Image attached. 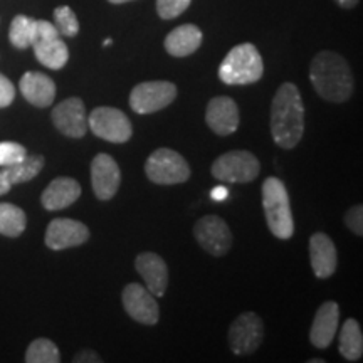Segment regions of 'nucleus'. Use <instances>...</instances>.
<instances>
[{
	"label": "nucleus",
	"mask_w": 363,
	"mask_h": 363,
	"mask_svg": "<svg viewBox=\"0 0 363 363\" xmlns=\"http://www.w3.org/2000/svg\"><path fill=\"white\" fill-rule=\"evenodd\" d=\"M305 133V104L296 84L283 83L271 104V135L276 145L291 150Z\"/></svg>",
	"instance_id": "1"
},
{
	"label": "nucleus",
	"mask_w": 363,
	"mask_h": 363,
	"mask_svg": "<svg viewBox=\"0 0 363 363\" xmlns=\"http://www.w3.org/2000/svg\"><path fill=\"white\" fill-rule=\"evenodd\" d=\"M310 81L320 98L330 103L347 101L355 86L347 59L333 51H321L313 57Z\"/></svg>",
	"instance_id": "2"
},
{
	"label": "nucleus",
	"mask_w": 363,
	"mask_h": 363,
	"mask_svg": "<svg viewBox=\"0 0 363 363\" xmlns=\"http://www.w3.org/2000/svg\"><path fill=\"white\" fill-rule=\"evenodd\" d=\"M264 74V62L257 48L251 43L235 45L219 66V78L229 86H244L259 81Z\"/></svg>",
	"instance_id": "3"
},
{
	"label": "nucleus",
	"mask_w": 363,
	"mask_h": 363,
	"mask_svg": "<svg viewBox=\"0 0 363 363\" xmlns=\"http://www.w3.org/2000/svg\"><path fill=\"white\" fill-rule=\"evenodd\" d=\"M262 207L267 227L278 239H291L294 234V222L289 206V195L286 185L276 177H269L262 184Z\"/></svg>",
	"instance_id": "4"
},
{
	"label": "nucleus",
	"mask_w": 363,
	"mask_h": 363,
	"mask_svg": "<svg viewBox=\"0 0 363 363\" xmlns=\"http://www.w3.org/2000/svg\"><path fill=\"white\" fill-rule=\"evenodd\" d=\"M34 54L40 65L49 67V69H62L69 59V49L56 26L49 21H35V33L33 45Z\"/></svg>",
	"instance_id": "5"
},
{
	"label": "nucleus",
	"mask_w": 363,
	"mask_h": 363,
	"mask_svg": "<svg viewBox=\"0 0 363 363\" xmlns=\"http://www.w3.org/2000/svg\"><path fill=\"white\" fill-rule=\"evenodd\" d=\"M145 174L153 184L175 185L190 179V167L187 160L170 148H158L145 163Z\"/></svg>",
	"instance_id": "6"
},
{
	"label": "nucleus",
	"mask_w": 363,
	"mask_h": 363,
	"mask_svg": "<svg viewBox=\"0 0 363 363\" xmlns=\"http://www.w3.org/2000/svg\"><path fill=\"white\" fill-rule=\"evenodd\" d=\"M261 163L251 152L234 150L220 155L212 163V175L229 184H247L259 175Z\"/></svg>",
	"instance_id": "7"
},
{
	"label": "nucleus",
	"mask_w": 363,
	"mask_h": 363,
	"mask_svg": "<svg viewBox=\"0 0 363 363\" xmlns=\"http://www.w3.org/2000/svg\"><path fill=\"white\" fill-rule=\"evenodd\" d=\"M89 130L98 138L106 140L111 143H125L131 138L133 128H131L130 118L118 108L99 106L89 113L88 118Z\"/></svg>",
	"instance_id": "8"
},
{
	"label": "nucleus",
	"mask_w": 363,
	"mask_h": 363,
	"mask_svg": "<svg viewBox=\"0 0 363 363\" xmlns=\"http://www.w3.org/2000/svg\"><path fill=\"white\" fill-rule=\"evenodd\" d=\"M177 86L170 81H147L136 84L130 94L131 110L138 115H150L160 111L174 103Z\"/></svg>",
	"instance_id": "9"
},
{
	"label": "nucleus",
	"mask_w": 363,
	"mask_h": 363,
	"mask_svg": "<svg viewBox=\"0 0 363 363\" xmlns=\"http://www.w3.org/2000/svg\"><path fill=\"white\" fill-rule=\"evenodd\" d=\"M262 338H264L262 320L252 311L239 315L229 328V347L235 355L254 353L261 347Z\"/></svg>",
	"instance_id": "10"
},
{
	"label": "nucleus",
	"mask_w": 363,
	"mask_h": 363,
	"mask_svg": "<svg viewBox=\"0 0 363 363\" xmlns=\"http://www.w3.org/2000/svg\"><path fill=\"white\" fill-rule=\"evenodd\" d=\"M194 234L203 251L212 256H225L233 246V233L219 216H206L197 220Z\"/></svg>",
	"instance_id": "11"
},
{
	"label": "nucleus",
	"mask_w": 363,
	"mask_h": 363,
	"mask_svg": "<svg viewBox=\"0 0 363 363\" xmlns=\"http://www.w3.org/2000/svg\"><path fill=\"white\" fill-rule=\"evenodd\" d=\"M123 308L128 316L142 325H157L160 310L155 296L147 288L138 283H130L121 294Z\"/></svg>",
	"instance_id": "12"
},
{
	"label": "nucleus",
	"mask_w": 363,
	"mask_h": 363,
	"mask_svg": "<svg viewBox=\"0 0 363 363\" xmlns=\"http://www.w3.org/2000/svg\"><path fill=\"white\" fill-rule=\"evenodd\" d=\"M51 118L57 131L69 138H83L88 131V115L79 98H67L59 103L52 110Z\"/></svg>",
	"instance_id": "13"
},
{
	"label": "nucleus",
	"mask_w": 363,
	"mask_h": 363,
	"mask_svg": "<svg viewBox=\"0 0 363 363\" xmlns=\"http://www.w3.org/2000/svg\"><path fill=\"white\" fill-rule=\"evenodd\" d=\"M121 184V172L115 158L99 153L91 162V185L99 201H110L115 197Z\"/></svg>",
	"instance_id": "14"
},
{
	"label": "nucleus",
	"mask_w": 363,
	"mask_h": 363,
	"mask_svg": "<svg viewBox=\"0 0 363 363\" xmlns=\"http://www.w3.org/2000/svg\"><path fill=\"white\" fill-rule=\"evenodd\" d=\"M88 239L89 229L79 220L54 219L45 230V246L52 251L81 246Z\"/></svg>",
	"instance_id": "15"
},
{
	"label": "nucleus",
	"mask_w": 363,
	"mask_h": 363,
	"mask_svg": "<svg viewBox=\"0 0 363 363\" xmlns=\"http://www.w3.org/2000/svg\"><path fill=\"white\" fill-rule=\"evenodd\" d=\"M206 121L219 136L233 135L239 126V108L233 98L216 96L207 104Z\"/></svg>",
	"instance_id": "16"
},
{
	"label": "nucleus",
	"mask_w": 363,
	"mask_h": 363,
	"mask_svg": "<svg viewBox=\"0 0 363 363\" xmlns=\"http://www.w3.org/2000/svg\"><path fill=\"white\" fill-rule=\"evenodd\" d=\"M135 267L153 296L160 298L165 294L167 286H169V267L158 254L142 252L136 257Z\"/></svg>",
	"instance_id": "17"
},
{
	"label": "nucleus",
	"mask_w": 363,
	"mask_h": 363,
	"mask_svg": "<svg viewBox=\"0 0 363 363\" xmlns=\"http://www.w3.org/2000/svg\"><path fill=\"white\" fill-rule=\"evenodd\" d=\"M340 325L338 303L326 301L318 308L310 330V342L316 348H328L333 342Z\"/></svg>",
	"instance_id": "18"
},
{
	"label": "nucleus",
	"mask_w": 363,
	"mask_h": 363,
	"mask_svg": "<svg viewBox=\"0 0 363 363\" xmlns=\"http://www.w3.org/2000/svg\"><path fill=\"white\" fill-rule=\"evenodd\" d=\"M310 259L316 278L326 279L335 274L338 266V252L330 235L316 233L310 238Z\"/></svg>",
	"instance_id": "19"
},
{
	"label": "nucleus",
	"mask_w": 363,
	"mask_h": 363,
	"mask_svg": "<svg viewBox=\"0 0 363 363\" xmlns=\"http://www.w3.org/2000/svg\"><path fill=\"white\" fill-rule=\"evenodd\" d=\"M19 89L26 101L38 108L51 106L54 98H56V84L48 74H43V72H26L21 78Z\"/></svg>",
	"instance_id": "20"
},
{
	"label": "nucleus",
	"mask_w": 363,
	"mask_h": 363,
	"mask_svg": "<svg viewBox=\"0 0 363 363\" xmlns=\"http://www.w3.org/2000/svg\"><path fill=\"white\" fill-rule=\"evenodd\" d=\"M81 185L69 177L54 179L40 195V202L48 211H62L79 199Z\"/></svg>",
	"instance_id": "21"
},
{
	"label": "nucleus",
	"mask_w": 363,
	"mask_h": 363,
	"mask_svg": "<svg viewBox=\"0 0 363 363\" xmlns=\"http://www.w3.org/2000/svg\"><path fill=\"white\" fill-rule=\"evenodd\" d=\"M202 30L194 24L179 26L165 38V51L174 57H187L201 48Z\"/></svg>",
	"instance_id": "22"
},
{
	"label": "nucleus",
	"mask_w": 363,
	"mask_h": 363,
	"mask_svg": "<svg viewBox=\"0 0 363 363\" xmlns=\"http://www.w3.org/2000/svg\"><path fill=\"white\" fill-rule=\"evenodd\" d=\"M338 350L348 362H358L363 355V335L357 320H347L340 330Z\"/></svg>",
	"instance_id": "23"
},
{
	"label": "nucleus",
	"mask_w": 363,
	"mask_h": 363,
	"mask_svg": "<svg viewBox=\"0 0 363 363\" xmlns=\"http://www.w3.org/2000/svg\"><path fill=\"white\" fill-rule=\"evenodd\" d=\"M44 163L45 160L43 155H26L17 163L4 167L2 174L11 185L24 184V182L33 180L34 177L40 174V170L44 169Z\"/></svg>",
	"instance_id": "24"
},
{
	"label": "nucleus",
	"mask_w": 363,
	"mask_h": 363,
	"mask_svg": "<svg viewBox=\"0 0 363 363\" xmlns=\"http://www.w3.org/2000/svg\"><path fill=\"white\" fill-rule=\"evenodd\" d=\"M27 217L21 207L13 203H0V234L17 238L26 230Z\"/></svg>",
	"instance_id": "25"
},
{
	"label": "nucleus",
	"mask_w": 363,
	"mask_h": 363,
	"mask_svg": "<svg viewBox=\"0 0 363 363\" xmlns=\"http://www.w3.org/2000/svg\"><path fill=\"white\" fill-rule=\"evenodd\" d=\"M35 33V19L27 16L13 17L11 29H9V40L13 48L27 49L33 45Z\"/></svg>",
	"instance_id": "26"
},
{
	"label": "nucleus",
	"mask_w": 363,
	"mask_h": 363,
	"mask_svg": "<svg viewBox=\"0 0 363 363\" xmlns=\"http://www.w3.org/2000/svg\"><path fill=\"white\" fill-rule=\"evenodd\" d=\"M27 363H57L61 362V353L56 343L48 338H38L29 345L26 352Z\"/></svg>",
	"instance_id": "27"
},
{
	"label": "nucleus",
	"mask_w": 363,
	"mask_h": 363,
	"mask_svg": "<svg viewBox=\"0 0 363 363\" xmlns=\"http://www.w3.org/2000/svg\"><path fill=\"white\" fill-rule=\"evenodd\" d=\"M54 26L59 34L66 38H74L79 33V22L74 11L67 6H61L54 11Z\"/></svg>",
	"instance_id": "28"
},
{
	"label": "nucleus",
	"mask_w": 363,
	"mask_h": 363,
	"mask_svg": "<svg viewBox=\"0 0 363 363\" xmlns=\"http://www.w3.org/2000/svg\"><path fill=\"white\" fill-rule=\"evenodd\" d=\"M192 0H157V12L163 21L175 19L187 11Z\"/></svg>",
	"instance_id": "29"
},
{
	"label": "nucleus",
	"mask_w": 363,
	"mask_h": 363,
	"mask_svg": "<svg viewBox=\"0 0 363 363\" xmlns=\"http://www.w3.org/2000/svg\"><path fill=\"white\" fill-rule=\"evenodd\" d=\"M27 155V150L16 142H2L0 143V167L12 165L22 160Z\"/></svg>",
	"instance_id": "30"
},
{
	"label": "nucleus",
	"mask_w": 363,
	"mask_h": 363,
	"mask_svg": "<svg viewBox=\"0 0 363 363\" xmlns=\"http://www.w3.org/2000/svg\"><path fill=\"white\" fill-rule=\"evenodd\" d=\"M345 224L353 234L362 235L363 234V207L362 206H353L348 208V212L345 214Z\"/></svg>",
	"instance_id": "31"
},
{
	"label": "nucleus",
	"mask_w": 363,
	"mask_h": 363,
	"mask_svg": "<svg viewBox=\"0 0 363 363\" xmlns=\"http://www.w3.org/2000/svg\"><path fill=\"white\" fill-rule=\"evenodd\" d=\"M13 98H16V86L0 72V108L11 106Z\"/></svg>",
	"instance_id": "32"
},
{
	"label": "nucleus",
	"mask_w": 363,
	"mask_h": 363,
	"mask_svg": "<svg viewBox=\"0 0 363 363\" xmlns=\"http://www.w3.org/2000/svg\"><path fill=\"white\" fill-rule=\"evenodd\" d=\"M72 362H76V363H99V362H103V358L99 357L96 352L88 350V348H86V350H81V352L76 353L74 358H72Z\"/></svg>",
	"instance_id": "33"
},
{
	"label": "nucleus",
	"mask_w": 363,
	"mask_h": 363,
	"mask_svg": "<svg viewBox=\"0 0 363 363\" xmlns=\"http://www.w3.org/2000/svg\"><path fill=\"white\" fill-rule=\"evenodd\" d=\"M227 194H229V192H227V189H225V187H222V185H220V187H216L214 190H212V192H211V197L214 199V201L220 202V201H225V199H227Z\"/></svg>",
	"instance_id": "34"
},
{
	"label": "nucleus",
	"mask_w": 363,
	"mask_h": 363,
	"mask_svg": "<svg viewBox=\"0 0 363 363\" xmlns=\"http://www.w3.org/2000/svg\"><path fill=\"white\" fill-rule=\"evenodd\" d=\"M11 187H12V185L9 184V180L6 179V177H4L2 172H0V195L7 194L9 190H11Z\"/></svg>",
	"instance_id": "35"
},
{
	"label": "nucleus",
	"mask_w": 363,
	"mask_h": 363,
	"mask_svg": "<svg viewBox=\"0 0 363 363\" xmlns=\"http://www.w3.org/2000/svg\"><path fill=\"white\" fill-rule=\"evenodd\" d=\"M335 2H337L342 9H353L357 7V4L360 2V0H335Z\"/></svg>",
	"instance_id": "36"
},
{
	"label": "nucleus",
	"mask_w": 363,
	"mask_h": 363,
	"mask_svg": "<svg viewBox=\"0 0 363 363\" xmlns=\"http://www.w3.org/2000/svg\"><path fill=\"white\" fill-rule=\"evenodd\" d=\"M108 2H111V4H126V2H133V0H108Z\"/></svg>",
	"instance_id": "37"
},
{
	"label": "nucleus",
	"mask_w": 363,
	"mask_h": 363,
	"mask_svg": "<svg viewBox=\"0 0 363 363\" xmlns=\"http://www.w3.org/2000/svg\"><path fill=\"white\" fill-rule=\"evenodd\" d=\"M325 360H321V358H313V360H310V363H323Z\"/></svg>",
	"instance_id": "38"
}]
</instances>
